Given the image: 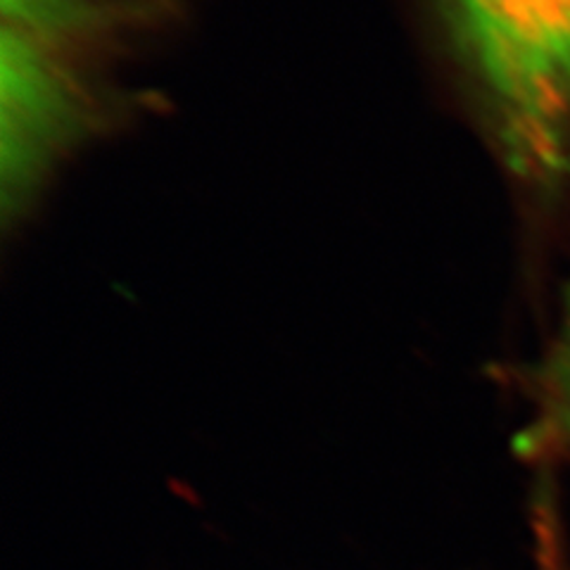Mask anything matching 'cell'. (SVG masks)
<instances>
[{
    "label": "cell",
    "instance_id": "cell-1",
    "mask_svg": "<svg viewBox=\"0 0 570 570\" xmlns=\"http://www.w3.org/2000/svg\"><path fill=\"white\" fill-rule=\"evenodd\" d=\"M513 165L557 171L570 142V0H452Z\"/></svg>",
    "mask_w": 570,
    "mask_h": 570
},
{
    "label": "cell",
    "instance_id": "cell-2",
    "mask_svg": "<svg viewBox=\"0 0 570 570\" xmlns=\"http://www.w3.org/2000/svg\"><path fill=\"white\" fill-rule=\"evenodd\" d=\"M67 0H3V88L22 96L60 91L46 58V33Z\"/></svg>",
    "mask_w": 570,
    "mask_h": 570
},
{
    "label": "cell",
    "instance_id": "cell-3",
    "mask_svg": "<svg viewBox=\"0 0 570 570\" xmlns=\"http://www.w3.org/2000/svg\"><path fill=\"white\" fill-rule=\"evenodd\" d=\"M551 412H554L557 435L570 442V354L563 362L561 379L557 381V400L554 406H551Z\"/></svg>",
    "mask_w": 570,
    "mask_h": 570
}]
</instances>
